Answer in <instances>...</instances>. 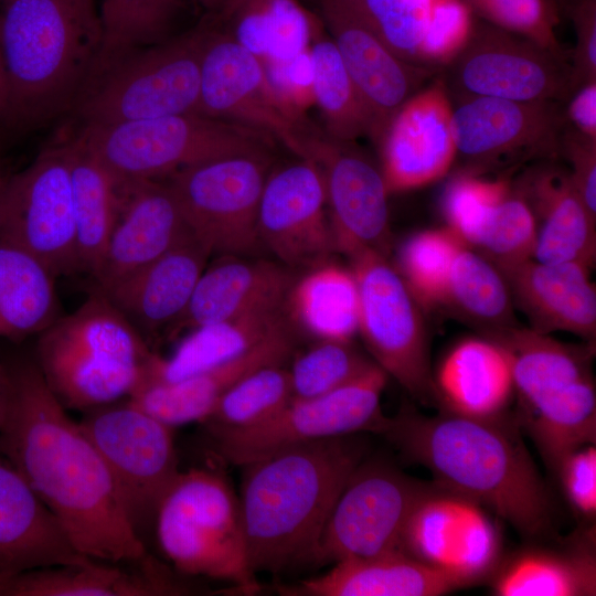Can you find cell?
<instances>
[{
    "label": "cell",
    "instance_id": "680465c9",
    "mask_svg": "<svg viewBox=\"0 0 596 596\" xmlns=\"http://www.w3.org/2000/svg\"><path fill=\"white\" fill-rule=\"evenodd\" d=\"M202 17L214 18L221 13L228 0H191Z\"/></svg>",
    "mask_w": 596,
    "mask_h": 596
},
{
    "label": "cell",
    "instance_id": "4fadbf2b",
    "mask_svg": "<svg viewBox=\"0 0 596 596\" xmlns=\"http://www.w3.org/2000/svg\"><path fill=\"white\" fill-rule=\"evenodd\" d=\"M387 374L374 363L350 383L328 394L291 401L265 423L241 430H207L215 454L242 467L287 447L358 433H379Z\"/></svg>",
    "mask_w": 596,
    "mask_h": 596
},
{
    "label": "cell",
    "instance_id": "7bdbcfd3",
    "mask_svg": "<svg viewBox=\"0 0 596 596\" xmlns=\"http://www.w3.org/2000/svg\"><path fill=\"white\" fill-rule=\"evenodd\" d=\"M291 402L289 371L260 368L231 387L202 422L207 430H241L274 417Z\"/></svg>",
    "mask_w": 596,
    "mask_h": 596
},
{
    "label": "cell",
    "instance_id": "f35d334b",
    "mask_svg": "<svg viewBox=\"0 0 596 596\" xmlns=\"http://www.w3.org/2000/svg\"><path fill=\"white\" fill-rule=\"evenodd\" d=\"M287 306L292 320L320 339L351 341L359 331L355 276L332 260L297 277Z\"/></svg>",
    "mask_w": 596,
    "mask_h": 596
},
{
    "label": "cell",
    "instance_id": "f5cc1de1",
    "mask_svg": "<svg viewBox=\"0 0 596 596\" xmlns=\"http://www.w3.org/2000/svg\"><path fill=\"white\" fill-rule=\"evenodd\" d=\"M266 77L280 102L298 118L313 103L312 64L309 50L287 60L263 63Z\"/></svg>",
    "mask_w": 596,
    "mask_h": 596
},
{
    "label": "cell",
    "instance_id": "5b68a950",
    "mask_svg": "<svg viewBox=\"0 0 596 596\" xmlns=\"http://www.w3.org/2000/svg\"><path fill=\"white\" fill-rule=\"evenodd\" d=\"M505 352L518 406L513 414L550 469L596 441L594 343L573 345L519 324L486 334Z\"/></svg>",
    "mask_w": 596,
    "mask_h": 596
},
{
    "label": "cell",
    "instance_id": "603a6c76",
    "mask_svg": "<svg viewBox=\"0 0 596 596\" xmlns=\"http://www.w3.org/2000/svg\"><path fill=\"white\" fill-rule=\"evenodd\" d=\"M451 110L438 76L395 114L379 145L389 194L429 184L450 170L456 157Z\"/></svg>",
    "mask_w": 596,
    "mask_h": 596
},
{
    "label": "cell",
    "instance_id": "be15d7a7",
    "mask_svg": "<svg viewBox=\"0 0 596 596\" xmlns=\"http://www.w3.org/2000/svg\"><path fill=\"white\" fill-rule=\"evenodd\" d=\"M0 587H1V581H0Z\"/></svg>",
    "mask_w": 596,
    "mask_h": 596
},
{
    "label": "cell",
    "instance_id": "c3c4849f",
    "mask_svg": "<svg viewBox=\"0 0 596 596\" xmlns=\"http://www.w3.org/2000/svg\"><path fill=\"white\" fill-rule=\"evenodd\" d=\"M510 189L504 178L487 180L458 172L443 195V213L449 228L466 246L473 248L493 207Z\"/></svg>",
    "mask_w": 596,
    "mask_h": 596
},
{
    "label": "cell",
    "instance_id": "9c48e42d",
    "mask_svg": "<svg viewBox=\"0 0 596 596\" xmlns=\"http://www.w3.org/2000/svg\"><path fill=\"white\" fill-rule=\"evenodd\" d=\"M209 18L170 39L135 50L97 74L71 115L105 126L196 113Z\"/></svg>",
    "mask_w": 596,
    "mask_h": 596
},
{
    "label": "cell",
    "instance_id": "f546056e",
    "mask_svg": "<svg viewBox=\"0 0 596 596\" xmlns=\"http://www.w3.org/2000/svg\"><path fill=\"white\" fill-rule=\"evenodd\" d=\"M294 326L265 339L244 354L178 382L146 385L129 402L170 427L203 422L238 381L268 365H284L296 351Z\"/></svg>",
    "mask_w": 596,
    "mask_h": 596
},
{
    "label": "cell",
    "instance_id": "277c9868",
    "mask_svg": "<svg viewBox=\"0 0 596 596\" xmlns=\"http://www.w3.org/2000/svg\"><path fill=\"white\" fill-rule=\"evenodd\" d=\"M96 0H1L7 125L39 128L72 114L102 49Z\"/></svg>",
    "mask_w": 596,
    "mask_h": 596
},
{
    "label": "cell",
    "instance_id": "44dd1931",
    "mask_svg": "<svg viewBox=\"0 0 596 596\" xmlns=\"http://www.w3.org/2000/svg\"><path fill=\"white\" fill-rule=\"evenodd\" d=\"M321 21L369 114L379 146L400 108L426 87L439 68L396 56L344 0H320Z\"/></svg>",
    "mask_w": 596,
    "mask_h": 596
},
{
    "label": "cell",
    "instance_id": "ba28073f",
    "mask_svg": "<svg viewBox=\"0 0 596 596\" xmlns=\"http://www.w3.org/2000/svg\"><path fill=\"white\" fill-rule=\"evenodd\" d=\"M153 525L162 553L179 572L226 581L245 593L260 589L247 563L238 497L219 472L180 471Z\"/></svg>",
    "mask_w": 596,
    "mask_h": 596
},
{
    "label": "cell",
    "instance_id": "11a10c76",
    "mask_svg": "<svg viewBox=\"0 0 596 596\" xmlns=\"http://www.w3.org/2000/svg\"><path fill=\"white\" fill-rule=\"evenodd\" d=\"M573 22L576 44L570 56L573 92L596 82V0H581L565 14Z\"/></svg>",
    "mask_w": 596,
    "mask_h": 596
},
{
    "label": "cell",
    "instance_id": "7a4b0ae2",
    "mask_svg": "<svg viewBox=\"0 0 596 596\" xmlns=\"http://www.w3.org/2000/svg\"><path fill=\"white\" fill-rule=\"evenodd\" d=\"M377 434L427 468L436 485L491 510L523 536L553 533L551 496L513 414L480 419L440 409L426 416L403 406Z\"/></svg>",
    "mask_w": 596,
    "mask_h": 596
},
{
    "label": "cell",
    "instance_id": "d4e9b609",
    "mask_svg": "<svg viewBox=\"0 0 596 596\" xmlns=\"http://www.w3.org/2000/svg\"><path fill=\"white\" fill-rule=\"evenodd\" d=\"M558 160L532 162L515 180H510L535 220L532 259L544 264L579 262L593 267L596 217L583 203L567 168Z\"/></svg>",
    "mask_w": 596,
    "mask_h": 596
},
{
    "label": "cell",
    "instance_id": "2e32d148",
    "mask_svg": "<svg viewBox=\"0 0 596 596\" xmlns=\"http://www.w3.org/2000/svg\"><path fill=\"white\" fill-rule=\"evenodd\" d=\"M87 412L79 425L106 462L140 536L155 524L159 503L181 471L172 427L129 401Z\"/></svg>",
    "mask_w": 596,
    "mask_h": 596
},
{
    "label": "cell",
    "instance_id": "e7e4bbea",
    "mask_svg": "<svg viewBox=\"0 0 596 596\" xmlns=\"http://www.w3.org/2000/svg\"><path fill=\"white\" fill-rule=\"evenodd\" d=\"M0 2H1V0H0Z\"/></svg>",
    "mask_w": 596,
    "mask_h": 596
},
{
    "label": "cell",
    "instance_id": "836d02e7",
    "mask_svg": "<svg viewBox=\"0 0 596 596\" xmlns=\"http://www.w3.org/2000/svg\"><path fill=\"white\" fill-rule=\"evenodd\" d=\"M292 323L285 304L195 328L170 356L151 354L138 389L178 382L231 361Z\"/></svg>",
    "mask_w": 596,
    "mask_h": 596
},
{
    "label": "cell",
    "instance_id": "52a82bcc",
    "mask_svg": "<svg viewBox=\"0 0 596 596\" xmlns=\"http://www.w3.org/2000/svg\"><path fill=\"white\" fill-rule=\"evenodd\" d=\"M72 136L120 183L161 180L231 156H273L276 145L263 131L198 113L77 126Z\"/></svg>",
    "mask_w": 596,
    "mask_h": 596
},
{
    "label": "cell",
    "instance_id": "ffe728a7",
    "mask_svg": "<svg viewBox=\"0 0 596 596\" xmlns=\"http://www.w3.org/2000/svg\"><path fill=\"white\" fill-rule=\"evenodd\" d=\"M326 205L323 179L312 161L270 170L257 213L264 252L295 272L330 262L337 249Z\"/></svg>",
    "mask_w": 596,
    "mask_h": 596
},
{
    "label": "cell",
    "instance_id": "f6af8a7d",
    "mask_svg": "<svg viewBox=\"0 0 596 596\" xmlns=\"http://www.w3.org/2000/svg\"><path fill=\"white\" fill-rule=\"evenodd\" d=\"M374 363L351 341L320 339L297 354L288 370L291 401L313 398L338 390Z\"/></svg>",
    "mask_w": 596,
    "mask_h": 596
},
{
    "label": "cell",
    "instance_id": "d590c367",
    "mask_svg": "<svg viewBox=\"0 0 596 596\" xmlns=\"http://www.w3.org/2000/svg\"><path fill=\"white\" fill-rule=\"evenodd\" d=\"M212 19L262 63L309 50L319 21L297 0H228Z\"/></svg>",
    "mask_w": 596,
    "mask_h": 596
},
{
    "label": "cell",
    "instance_id": "6f0895ef",
    "mask_svg": "<svg viewBox=\"0 0 596 596\" xmlns=\"http://www.w3.org/2000/svg\"><path fill=\"white\" fill-rule=\"evenodd\" d=\"M10 401V375L0 364V427L3 424Z\"/></svg>",
    "mask_w": 596,
    "mask_h": 596
},
{
    "label": "cell",
    "instance_id": "9a60e30c",
    "mask_svg": "<svg viewBox=\"0 0 596 596\" xmlns=\"http://www.w3.org/2000/svg\"><path fill=\"white\" fill-rule=\"evenodd\" d=\"M0 242L30 253L56 277L79 272L65 140L6 179L0 188Z\"/></svg>",
    "mask_w": 596,
    "mask_h": 596
},
{
    "label": "cell",
    "instance_id": "5bb4252c",
    "mask_svg": "<svg viewBox=\"0 0 596 596\" xmlns=\"http://www.w3.org/2000/svg\"><path fill=\"white\" fill-rule=\"evenodd\" d=\"M451 103V129L459 172H505L546 159H560L566 128L561 102H517L466 97Z\"/></svg>",
    "mask_w": 596,
    "mask_h": 596
},
{
    "label": "cell",
    "instance_id": "ee69618b",
    "mask_svg": "<svg viewBox=\"0 0 596 596\" xmlns=\"http://www.w3.org/2000/svg\"><path fill=\"white\" fill-rule=\"evenodd\" d=\"M466 246L449 228L412 235L398 254V273L422 308L443 307L453 262Z\"/></svg>",
    "mask_w": 596,
    "mask_h": 596
},
{
    "label": "cell",
    "instance_id": "484cf974",
    "mask_svg": "<svg viewBox=\"0 0 596 596\" xmlns=\"http://www.w3.org/2000/svg\"><path fill=\"white\" fill-rule=\"evenodd\" d=\"M211 255L190 232L150 264L98 291L143 338H153L166 333L183 313Z\"/></svg>",
    "mask_w": 596,
    "mask_h": 596
},
{
    "label": "cell",
    "instance_id": "816d5d0a",
    "mask_svg": "<svg viewBox=\"0 0 596 596\" xmlns=\"http://www.w3.org/2000/svg\"><path fill=\"white\" fill-rule=\"evenodd\" d=\"M554 473L573 512L584 526H592L596 517L595 444H587L568 453Z\"/></svg>",
    "mask_w": 596,
    "mask_h": 596
},
{
    "label": "cell",
    "instance_id": "91938a15",
    "mask_svg": "<svg viewBox=\"0 0 596 596\" xmlns=\"http://www.w3.org/2000/svg\"><path fill=\"white\" fill-rule=\"evenodd\" d=\"M8 118V87L6 72L0 51V126L7 125Z\"/></svg>",
    "mask_w": 596,
    "mask_h": 596
},
{
    "label": "cell",
    "instance_id": "30bf717a",
    "mask_svg": "<svg viewBox=\"0 0 596 596\" xmlns=\"http://www.w3.org/2000/svg\"><path fill=\"white\" fill-rule=\"evenodd\" d=\"M438 75L453 100L482 96L566 103L573 93L568 56L475 15L464 45Z\"/></svg>",
    "mask_w": 596,
    "mask_h": 596
},
{
    "label": "cell",
    "instance_id": "4316f807",
    "mask_svg": "<svg viewBox=\"0 0 596 596\" xmlns=\"http://www.w3.org/2000/svg\"><path fill=\"white\" fill-rule=\"evenodd\" d=\"M58 519L21 473L0 455V578L33 570L82 564Z\"/></svg>",
    "mask_w": 596,
    "mask_h": 596
},
{
    "label": "cell",
    "instance_id": "7402d4cb",
    "mask_svg": "<svg viewBox=\"0 0 596 596\" xmlns=\"http://www.w3.org/2000/svg\"><path fill=\"white\" fill-rule=\"evenodd\" d=\"M351 143L320 137L308 159L323 179L336 249L347 257L363 249L387 256L389 192L383 174Z\"/></svg>",
    "mask_w": 596,
    "mask_h": 596
},
{
    "label": "cell",
    "instance_id": "db71d44e",
    "mask_svg": "<svg viewBox=\"0 0 596 596\" xmlns=\"http://www.w3.org/2000/svg\"><path fill=\"white\" fill-rule=\"evenodd\" d=\"M567 163L571 180L589 213L596 217V140L565 128L560 159Z\"/></svg>",
    "mask_w": 596,
    "mask_h": 596
},
{
    "label": "cell",
    "instance_id": "94428289",
    "mask_svg": "<svg viewBox=\"0 0 596 596\" xmlns=\"http://www.w3.org/2000/svg\"><path fill=\"white\" fill-rule=\"evenodd\" d=\"M557 8L560 14H566V12L581 0H551Z\"/></svg>",
    "mask_w": 596,
    "mask_h": 596
},
{
    "label": "cell",
    "instance_id": "60d3db41",
    "mask_svg": "<svg viewBox=\"0 0 596 596\" xmlns=\"http://www.w3.org/2000/svg\"><path fill=\"white\" fill-rule=\"evenodd\" d=\"M313 103L321 113L327 137L353 142L371 134L369 114L344 67L336 44L319 19L309 46Z\"/></svg>",
    "mask_w": 596,
    "mask_h": 596
},
{
    "label": "cell",
    "instance_id": "7c38bea8",
    "mask_svg": "<svg viewBox=\"0 0 596 596\" xmlns=\"http://www.w3.org/2000/svg\"><path fill=\"white\" fill-rule=\"evenodd\" d=\"M272 155H238L181 169L162 179L191 232L212 255L256 257L264 252L257 213Z\"/></svg>",
    "mask_w": 596,
    "mask_h": 596
},
{
    "label": "cell",
    "instance_id": "d6986e66",
    "mask_svg": "<svg viewBox=\"0 0 596 596\" xmlns=\"http://www.w3.org/2000/svg\"><path fill=\"white\" fill-rule=\"evenodd\" d=\"M400 550L469 586L490 578L502 558V540L482 505L435 483L415 504Z\"/></svg>",
    "mask_w": 596,
    "mask_h": 596
},
{
    "label": "cell",
    "instance_id": "8992f818",
    "mask_svg": "<svg viewBox=\"0 0 596 596\" xmlns=\"http://www.w3.org/2000/svg\"><path fill=\"white\" fill-rule=\"evenodd\" d=\"M153 352L143 336L94 289L40 333L36 365L63 406L91 411L130 396Z\"/></svg>",
    "mask_w": 596,
    "mask_h": 596
},
{
    "label": "cell",
    "instance_id": "74e56055",
    "mask_svg": "<svg viewBox=\"0 0 596 596\" xmlns=\"http://www.w3.org/2000/svg\"><path fill=\"white\" fill-rule=\"evenodd\" d=\"M55 278L30 253L0 242V338L40 334L60 318Z\"/></svg>",
    "mask_w": 596,
    "mask_h": 596
},
{
    "label": "cell",
    "instance_id": "7dc6e473",
    "mask_svg": "<svg viewBox=\"0 0 596 596\" xmlns=\"http://www.w3.org/2000/svg\"><path fill=\"white\" fill-rule=\"evenodd\" d=\"M400 58L418 64L430 0H344Z\"/></svg>",
    "mask_w": 596,
    "mask_h": 596
},
{
    "label": "cell",
    "instance_id": "bcb514c9",
    "mask_svg": "<svg viewBox=\"0 0 596 596\" xmlns=\"http://www.w3.org/2000/svg\"><path fill=\"white\" fill-rule=\"evenodd\" d=\"M536 225L526 202L512 189L493 207L473 248L499 269L532 259Z\"/></svg>",
    "mask_w": 596,
    "mask_h": 596
},
{
    "label": "cell",
    "instance_id": "b9f144b4",
    "mask_svg": "<svg viewBox=\"0 0 596 596\" xmlns=\"http://www.w3.org/2000/svg\"><path fill=\"white\" fill-rule=\"evenodd\" d=\"M98 9L103 40L92 79L124 55L181 32L178 29L184 1L100 0Z\"/></svg>",
    "mask_w": 596,
    "mask_h": 596
},
{
    "label": "cell",
    "instance_id": "8fae6325",
    "mask_svg": "<svg viewBox=\"0 0 596 596\" xmlns=\"http://www.w3.org/2000/svg\"><path fill=\"white\" fill-rule=\"evenodd\" d=\"M348 258L360 296L358 332L373 361L412 397L437 404L423 308L387 256L363 249Z\"/></svg>",
    "mask_w": 596,
    "mask_h": 596
},
{
    "label": "cell",
    "instance_id": "83f0119b",
    "mask_svg": "<svg viewBox=\"0 0 596 596\" xmlns=\"http://www.w3.org/2000/svg\"><path fill=\"white\" fill-rule=\"evenodd\" d=\"M295 270L265 258L223 255L203 270L191 299L166 334L227 320L257 309L285 305Z\"/></svg>",
    "mask_w": 596,
    "mask_h": 596
},
{
    "label": "cell",
    "instance_id": "ab89813d",
    "mask_svg": "<svg viewBox=\"0 0 596 596\" xmlns=\"http://www.w3.org/2000/svg\"><path fill=\"white\" fill-rule=\"evenodd\" d=\"M443 307L486 334L518 324L503 274L468 246H462L453 262Z\"/></svg>",
    "mask_w": 596,
    "mask_h": 596
},
{
    "label": "cell",
    "instance_id": "6125c7cd",
    "mask_svg": "<svg viewBox=\"0 0 596 596\" xmlns=\"http://www.w3.org/2000/svg\"><path fill=\"white\" fill-rule=\"evenodd\" d=\"M10 173L7 171V167L3 163V160L0 157V188L4 183L6 179L8 178Z\"/></svg>",
    "mask_w": 596,
    "mask_h": 596
},
{
    "label": "cell",
    "instance_id": "681fc988",
    "mask_svg": "<svg viewBox=\"0 0 596 596\" xmlns=\"http://www.w3.org/2000/svg\"><path fill=\"white\" fill-rule=\"evenodd\" d=\"M472 14L498 28L524 36L562 56L555 28L560 12L551 0H462Z\"/></svg>",
    "mask_w": 596,
    "mask_h": 596
},
{
    "label": "cell",
    "instance_id": "6da1fadb",
    "mask_svg": "<svg viewBox=\"0 0 596 596\" xmlns=\"http://www.w3.org/2000/svg\"><path fill=\"white\" fill-rule=\"evenodd\" d=\"M0 455L58 519L77 551L110 564L149 555L102 455L46 384L36 363L9 372Z\"/></svg>",
    "mask_w": 596,
    "mask_h": 596
},
{
    "label": "cell",
    "instance_id": "cb8c5ba5",
    "mask_svg": "<svg viewBox=\"0 0 596 596\" xmlns=\"http://www.w3.org/2000/svg\"><path fill=\"white\" fill-rule=\"evenodd\" d=\"M191 230L164 180L121 183V206L99 267L92 277L104 290L150 264Z\"/></svg>",
    "mask_w": 596,
    "mask_h": 596
},
{
    "label": "cell",
    "instance_id": "8d00e7d4",
    "mask_svg": "<svg viewBox=\"0 0 596 596\" xmlns=\"http://www.w3.org/2000/svg\"><path fill=\"white\" fill-rule=\"evenodd\" d=\"M71 170L73 212L79 272H97L121 206L118 182L71 136L65 139Z\"/></svg>",
    "mask_w": 596,
    "mask_h": 596
},
{
    "label": "cell",
    "instance_id": "9f6ffc18",
    "mask_svg": "<svg viewBox=\"0 0 596 596\" xmlns=\"http://www.w3.org/2000/svg\"><path fill=\"white\" fill-rule=\"evenodd\" d=\"M566 126L582 137L596 140V82L576 88L564 104Z\"/></svg>",
    "mask_w": 596,
    "mask_h": 596
},
{
    "label": "cell",
    "instance_id": "d6a6232c",
    "mask_svg": "<svg viewBox=\"0 0 596 596\" xmlns=\"http://www.w3.org/2000/svg\"><path fill=\"white\" fill-rule=\"evenodd\" d=\"M465 587L402 551L334 563L326 574L280 586L288 596H436Z\"/></svg>",
    "mask_w": 596,
    "mask_h": 596
},
{
    "label": "cell",
    "instance_id": "3957f363",
    "mask_svg": "<svg viewBox=\"0 0 596 596\" xmlns=\"http://www.w3.org/2000/svg\"><path fill=\"white\" fill-rule=\"evenodd\" d=\"M366 451L358 433L294 445L242 466L238 500L254 574L312 564L334 503Z\"/></svg>",
    "mask_w": 596,
    "mask_h": 596
},
{
    "label": "cell",
    "instance_id": "e575fe53",
    "mask_svg": "<svg viewBox=\"0 0 596 596\" xmlns=\"http://www.w3.org/2000/svg\"><path fill=\"white\" fill-rule=\"evenodd\" d=\"M184 592L187 588L150 556L135 571L91 560L21 573L0 587V596H156Z\"/></svg>",
    "mask_w": 596,
    "mask_h": 596
},
{
    "label": "cell",
    "instance_id": "ac0fdd59",
    "mask_svg": "<svg viewBox=\"0 0 596 596\" xmlns=\"http://www.w3.org/2000/svg\"><path fill=\"white\" fill-rule=\"evenodd\" d=\"M427 487L384 461L364 458L334 503L312 564L401 551L406 522Z\"/></svg>",
    "mask_w": 596,
    "mask_h": 596
},
{
    "label": "cell",
    "instance_id": "4dcf8cb0",
    "mask_svg": "<svg viewBox=\"0 0 596 596\" xmlns=\"http://www.w3.org/2000/svg\"><path fill=\"white\" fill-rule=\"evenodd\" d=\"M489 579L497 596L595 595L594 526H584L557 546L529 544L502 556Z\"/></svg>",
    "mask_w": 596,
    "mask_h": 596
},
{
    "label": "cell",
    "instance_id": "1f68e13d",
    "mask_svg": "<svg viewBox=\"0 0 596 596\" xmlns=\"http://www.w3.org/2000/svg\"><path fill=\"white\" fill-rule=\"evenodd\" d=\"M434 386L441 409L472 418L505 416L514 398L509 359L486 337L456 344L441 361Z\"/></svg>",
    "mask_w": 596,
    "mask_h": 596
},
{
    "label": "cell",
    "instance_id": "f1b7e54d",
    "mask_svg": "<svg viewBox=\"0 0 596 596\" xmlns=\"http://www.w3.org/2000/svg\"><path fill=\"white\" fill-rule=\"evenodd\" d=\"M590 269L579 262L544 264L528 259L501 268L513 305L540 333L566 331L588 343L596 336V289Z\"/></svg>",
    "mask_w": 596,
    "mask_h": 596
},
{
    "label": "cell",
    "instance_id": "e0dca14e",
    "mask_svg": "<svg viewBox=\"0 0 596 596\" xmlns=\"http://www.w3.org/2000/svg\"><path fill=\"white\" fill-rule=\"evenodd\" d=\"M209 20L196 113L263 131L307 160L320 136L280 102L263 63Z\"/></svg>",
    "mask_w": 596,
    "mask_h": 596
},
{
    "label": "cell",
    "instance_id": "f907efd6",
    "mask_svg": "<svg viewBox=\"0 0 596 596\" xmlns=\"http://www.w3.org/2000/svg\"><path fill=\"white\" fill-rule=\"evenodd\" d=\"M472 19L471 10L462 0H430L418 63L437 68L447 63L467 40Z\"/></svg>",
    "mask_w": 596,
    "mask_h": 596
}]
</instances>
